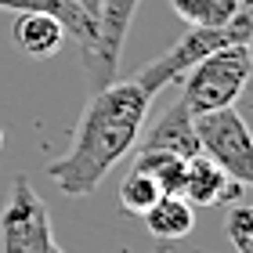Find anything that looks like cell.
<instances>
[{
    "label": "cell",
    "mask_w": 253,
    "mask_h": 253,
    "mask_svg": "<svg viewBox=\"0 0 253 253\" xmlns=\"http://www.w3.org/2000/svg\"><path fill=\"white\" fill-rule=\"evenodd\" d=\"M0 148H4V130H0Z\"/></svg>",
    "instance_id": "e0dca14e"
},
{
    "label": "cell",
    "mask_w": 253,
    "mask_h": 253,
    "mask_svg": "<svg viewBox=\"0 0 253 253\" xmlns=\"http://www.w3.org/2000/svg\"><path fill=\"white\" fill-rule=\"evenodd\" d=\"M192 123H195L203 156H210L232 181L250 188L253 185V137H250L246 120L235 112V105L199 112V116H192Z\"/></svg>",
    "instance_id": "5b68a950"
},
{
    "label": "cell",
    "mask_w": 253,
    "mask_h": 253,
    "mask_svg": "<svg viewBox=\"0 0 253 253\" xmlns=\"http://www.w3.org/2000/svg\"><path fill=\"white\" fill-rule=\"evenodd\" d=\"M141 148H159V152H174L181 159H192V156H203L199 148V137H195V123H192V109L185 101H174L163 116H159L148 130H141Z\"/></svg>",
    "instance_id": "52a82bcc"
},
{
    "label": "cell",
    "mask_w": 253,
    "mask_h": 253,
    "mask_svg": "<svg viewBox=\"0 0 253 253\" xmlns=\"http://www.w3.org/2000/svg\"><path fill=\"white\" fill-rule=\"evenodd\" d=\"M246 192V185H239L213 163L210 156H192L185 163V185L181 195L192 206H217V203H232Z\"/></svg>",
    "instance_id": "ba28073f"
},
{
    "label": "cell",
    "mask_w": 253,
    "mask_h": 253,
    "mask_svg": "<svg viewBox=\"0 0 253 253\" xmlns=\"http://www.w3.org/2000/svg\"><path fill=\"white\" fill-rule=\"evenodd\" d=\"M58 253H62V250H58Z\"/></svg>",
    "instance_id": "ac0fdd59"
},
{
    "label": "cell",
    "mask_w": 253,
    "mask_h": 253,
    "mask_svg": "<svg viewBox=\"0 0 253 253\" xmlns=\"http://www.w3.org/2000/svg\"><path fill=\"white\" fill-rule=\"evenodd\" d=\"M137 4H141V0H98L94 47H90V54H84L87 58V73H90V90H101L105 84H112Z\"/></svg>",
    "instance_id": "8992f818"
},
{
    "label": "cell",
    "mask_w": 253,
    "mask_h": 253,
    "mask_svg": "<svg viewBox=\"0 0 253 253\" xmlns=\"http://www.w3.org/2000/svg\"><path fill=\"white\" fill-rule=\"evenodd\" d=\"M170 7L188 26H228L250 0H170Z\"/></svg>",
    "instance_id": "4fadbf2b"
},
{
    "label": "cell",
    "mask_w": 253,
    "mask_h": 253,
    "mask_svg": "<svg viewBox=\"0 0 253 253\" xmlns=\"http://www.w3.org/2000/svg\"><path fill=\"white\" fill-rule=\"evenodd\" d=\"M185 163H188V159H181L174 152H159V148H137V156H134V170L148 174L159 185L163 195H181V185H185Z\"/></svg>",
    "instance_id": "7c38bea8"
},
{
    "label": "cell",
    "mask_w": 253,
    "mask_h": 253,
    "mask_svg": "<svg viewBox=\"0 0 253 253\" xmlns=\"http://www.w3.org/2000/svg\"><path fill=\"white\" fill-rule=\"evenodd\" d=\"M224 235L235 246V253H253V206L235 203L224 213Z\"/></svg>",
    "instance_id": "9a60e30c"
},
{
    "label": "cell",
    "mask_w": 253,
    "mask_h": 253,
    "mask_svg": "<svg viewBox=\"0 0 253 253\" xmlns=\"http://www.w3.org/2000/svg\"><path fill=\"white\" fill-rule=\"evenodd\" d=\"M148 235L159 243H181L195 228V206L185 195H159V199L141 213Z\"/></svg>",
    "instance_id": "30bf717a"
},
{
    "label": "cell",
    "mask_w": 253,
    "mask_h": 253,
    "mask_svg": "<svg viewBox=\"0 0 253 253\" xmlns=\"http://www.w3.org/2000/svg\"><path fill=\"white\" fill-rule=\"evenodd\" d=\"M0 253H58L51 213L26 174L11 181L4 213H0Z\"/></svg>",
    "instance_id": "277c9868"
},
{
    "label": "cell",
    "mask_w": 253,
    "mask_h": 253,
    "mask_svg": "<svg viewBox=\"0 0 253 253\" xmlns=\"http://www.w3.org/2000/svg\"><path fill=\"white\" fill-rule=\"evenodd\" d=\"M152 94L137 80H112L94 90L73 130V145L47 167V177L65 195H90L105 174L137 145Z\"/></svg>",
    "instance_id": "6da1fadb"
},
{
    "label": "cell",
    "mask_w": 253,
    "mask_h": 253,
    "mask_svg": "<svg viewBox=\"0 0 253 253\" xmlns=\"http://www.w3.org/2000/svg\"><path fill=\"white\" fill-rule=\"evenodd\" d=\"M11 40L22 54L29 58H51L58 54L62 40H65V29L58 18L43 15V11H26V15L15 18V29H11Z\"/></svg>",
    "instance_id": "8fae6325"
},
{
    "label": "cell",
    "mask_w": 253,
    "mask_h": 253,
    "mask_svg": "<svg viewBox=\"0 0 253 253\" xmlns=\"http://www.w3.org/2000/svg\"><path fill=\"white\" fill-rule=\"evenodd\" d=\"M159 195H163V192H159L156 181L148 177V174H141V170H134V167L126 170V177L120 181V206H123L126 213H137V217H141L148 206L159 199Z\"/></svg>",
    "instance_id": "5bb4252c"
},
{
    "label": "cell",
    "mask_w": 253,
    "mask_h": 253,
    "mask_svg": "<svg viewBox=\"0 0 253 253\" xmlns=\"http://www.w3.org/2000/svg\"><path fill=\"white\" fill-rule=\"evenodd\" d=\"M73 4H80V7H84V11H87L90 18L98 22V0H73Z\"/></svg>",
    "instance_id": "2e32d148"
},
{
    "label": "cell",
    "mask_w": 253,
    "mask_h": 253,
    "mask_svg": "<svg viewBox=\"0 0 253 253\" xmlns=\"http://www.w3.org/2000/svg\"><path fill=\"white\" fill-rule=\"evenodd\" d=\"M0 11H15V15H26V11H43V15L58 18L62 29H69L73 37L80 40V51L90 54V47H94V18L87 15L80 4H73V0H0Z\"/></svg>",
    "instance_id": "9c48e42d"
},
{
    "label": "cell",
    "mask_w": 253,
    "mask_h": 253,
    "mask_svg": "<svg viewBox=\"0 0 253 253\" xmlns=\"http://www.w3.org/2000/svg\"><path fill=\"white\" fill-rule=\"evenodd\" d=\"M250 37H253L250 7H243L232 22H228V26H188L185 37L174 40L156 62H148L145 69H137L134 80L156 98L167 84L181 80L195 62H203L206 54H213V51H221V47H232V43H250Z\"/></svg>",
    "instance_id": "7a4b0ae2"
},
{
    "label": "cell",
    "mask_w": 253,
    "mask_h": 253,
    "mask_svg": "<svg viewBox=\"0 0 253 253\" xmlns=\"http://www.w3.org/2000/svg\"><path fill=\"white\" fill-rule=\"evenodd\" d=\"M250 65H253L250 43H232V47H221L213 54H206L203 62H195L185 73L181 101L192 109V116L235 105V98L246 90Z\"/></svg>",
    "instance_id": "3957f363"
}]
</instances>
